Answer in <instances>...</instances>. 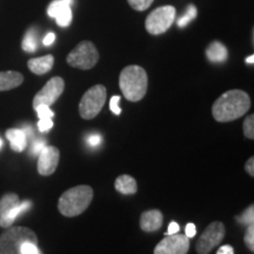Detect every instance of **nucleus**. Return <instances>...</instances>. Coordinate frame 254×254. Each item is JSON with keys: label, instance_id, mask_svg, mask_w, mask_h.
<instances>
[{"label": "nucleus", "instance_id": "39", "mask_svg": "<svg viewBox=\"0 0 254 254\" xmlns=\"http://www.w3.org/2000/svg\"><path fill=\"white\" fill-rule=\"evenodd\" d=\"M1 147H2V140L0 139V148H1Z\"/></svg>", "mask_w": 254, "mask_h": 254}, {"label": "nucleus", "instance_id": "2", "mask_svg": "<svg viewBox=\"0 0 254 254\" xmlns=\"http://www.w3.org/2000/svg\"><path fill=\"white\" fill-rule=\"evenodd\" d=\"M147 73L140 66H126L120 73V90H122L124 97L133 103H136L145 97L146 92H147Z\"/></svg>", "mask_w": 254, "mask_h": 254}, {"label": "nucleus", "instance_id": "17", "mask_svg": "<svg viewBox=\"0 0 254 254\" xmlns=\"http://www.w3.org/2000/svg\"><path fill=\"white\" fill-rule=\"evenodd\" d=\"M6 138L8 139L11 148L15 152H23L27 145L26 134L20 128H9L6 131Z\"/></svg>", "mask_w": 254, "mask_h": 254}, {"label": "nucleus", "instance_id": "13", "mask_svg": "<svg viewBox=\"0 0 254 254\" xmlns=\"http://www.w3.org/2000/svg\"><path fill=\"white\" fill-rule=\"evenodd\" d=\"M47 14L51 18H55L60 27H67L72 23L71 6L65 4L63 0H55L51 2L47 8Z\"/></svg>", "mask_w": 254, "mask_h": 254}, {"label": "nucleus", "instance_id": "11", "mask_svg": "<svg viewBox=\"0 0 254 254\" xmlns=\"http://www.w3.org/2000/svg\"><path fill=\"white\" fill-rule=\"evenodd\" d=\"M190 250V238L182 234L166 236L155 246L154 254H187Z\"/></svg>", "mask_w": 254, "mask_h": 254}, {"label": "nucleus", "instance_id": "14", "mask_svg": "<svg viewBox=\"0 0 254 254\" xmlns=\"http://www.w3.org/2000/svg\"><path fill=\"white\" fill-rule=\"evenodd\" d=\"M164 215L158 209L144 212L140 218V227L145 232H154L163 226Z\"/></svg>", "mask_w": 254, "mask_h": 254}, {"label": "nucleus", "instance_id": "38", "mask_svg": "<svg viewBox=\"0 0 254 254\" xmlns=\"http://www.w3.org/2000/svg\"><path fill=\"white\" fill-rule=\"evenodd\" d=\"M64 2H65V4H67L68 6H72V4H73V0H63Z\"/></svg>", "mask_w": 254, "mask_h": 254}, {"label": "nucleus", "instance_id": "29", "mask_svg": "<svg viewBox=\"0 0 254 254\" xmlns=\"http://www.w3.org/2000/svg\"><path fill=\"white\" fill-rule=\"evenodd\" d=\"M119 101H120L119 95H114L110 101V109L114 114H117V116H119V114L122 113V109L119 107Z\"/></svg>", "mask_w": 254, "mask_h": 254}, {"label": "nucleus", "instance_id": "5", "mask_svg": "<svg viewBox=\"0 0 254 254\" xmlns=\"http://www.w3.org/2000/svg\"><path fill=\"white\" fill-rule=\"evenodd\" d=\"M106 87L104 85H94L86 93L82 95L79 103V113L81 118L90 120L93 119L103 110L106 103Z\"/></svg>", "mask_w": 254, "mask_h": 254}, {"label": "nucleus", "instance_id": "26", "mask_svg": "<svg viewBox=\"0 0 254 254\" xmlns=\"http://www.w3.org/2000/svg\"><path fill=\"white\" fill-rule=\"evenodd\" d=\"M37 243L26 241L21 246V254H40V251L38 249Z\"/></svg>", "mask_w": 254, "mask_h": 254}, {"label": "nucleus", "instance_id": "21", "mask_svg": "<svg viewBox=\"0 0 254 254\" xmlns=\"http://www.w3.org/2000/svg\"><path fill=\"white\" fill-rule=\"evenodd\" d=\"M196 13H198V12H196V7L194 5L187 6L185 13H184L182 17L178 19V21H177L178 26H179V27L187 26V25H189L190 21L194 20L195 17H196Z\"/></svg>", "mask_w": 254, "mask_h": 254}, {"label": "nucleus", "instance_id": "9", "mask_svg": "<svg viewBox=\"0 0 254 254\" xmlns=\"http://www.w3.org/2000/svg\"><path fill=\"white\" fill-rule=\"evenodd\" d=\"M225 237V226L220 221L209 224L196 241L195 250L199 254H209L211 251L221 243Z\"/></svg>", "mask_w": 254, "mask_h": 254}, {"label": "nucleus", "instance_id": "18", "mask_svg": "<svg viewBox=\"0 0 254 254\" xmlns=\"http://www.w3.org/2000/svg\"><path fill=\"white\" fill-rule=\"evenodd\" d=\"M114 187L123 194H134L138 190V185H136L134 178L127 176V174H123V176L117 178Z\"/></svg>", "mask_w": 254, "mask_h": 254}, {"label": "nucleus", "instance_id": "6", "mask_svg": "<svg viewBox=\"0 0 254 254\" xmlns=\"http://www.w3.org/2000/svg\"><path fill=\"white\" fill-rule=\"evenodd\" d=\"M31 201L20 202V199L14 193H8L0 199V226L8 228L15 221L19 215L30 209Z\"/></svg>", "mask_w": 254, "mask_h": 254}, {"label": "nucleus", "instance_id": "32", "mask_svg": "<svg viewBox=\"0 0 254 254\" xmlns=\"http://www.w3.org/2000/svg\"><path fill=\"white\" fill-rule=\"evenodd\" d=\"M87 142H88V145L93 146V147H94V146L100 145V142H101V136H100L99 134H92V135L88 136Z\"/></svg>", "mask_w": 254, "mask_h": 254}, {"label": "nucleus", "instance_id": "25", "mask_svg": "<svg viewBox=\"0 0 254 254\" xmlns=\"http://www.w3.org/2000/svg\"><path fill=\"white\" fill-rule=\"evenodd\" d=\"M34 110L37 111L39 119H52L55 116V112L47 105H39V106L34 107Z\"/></svg>", "mask_w": 254, "mask_h": 254}, {"label": "nucleus", "instance_id": "36", "mask_svg": "<svg viewBox=\"0 0 254 254\" xmlns=\"http://www.w3.org/2000/svg\"><path fill=\"white\" fill-rule=\"evenodd\" d=\"M217 254H234L233 247L230 246V245H225V246H221L220 249L218 250Z\"/></svg>", "mask_w": 254, "mask_h": 254}, {"label": "nucleus", "instance_id": "12", "mask_svg": "<svg viewBox=\"0 0 254 254\" xmlns=\"http://www.w3.org/2000/svg\"><path fill=\"white\" fill-rule=\"evenodd\" d=\"M60 159L59 150L55 146H45L39 153L38 159V172L41 176H51L56 172Z\"/></svg>", "mask_w": 254, "mask_h": 254}, {"label": "nucleus", "instance_id": "19", "mask_svg": "<svg viewBox=\"0 0 254 254\" xmlns=\"http://www.w3.org/2000/svg\"><path fill=\"white\" fill-rule=\"evenodd\" d=\"M206 56L209 62L212 63H222L227 59L228 51L225 45H222L219 41H214L206 50Z\"/></svg>", "mask_w": 254, "mask_h": 254}, {"label": "nucleus", "instance_id": "23", "mask_svg": "<svg viewBox=\"0 0 254 254\" xmlns=\"http://www.w3.org/2000/svg\"><path fill=\"white\" fill-rule=\"evenodd\" d=\"M244 134H245L246 138L253 139L254 138V116L251 114L250 117H247L244 122Z\"/></svg>", "mask_w": 254, "mask_h": 254}, {"label": "nucleus", "instance_id": "15", "mask_svg": "<svg viewBox=\"0 0 254 254\" xmlns=\"http://www.w3.org/2000/svg\"><path fill=\"white\" fill-rule=\"evenodd\" d=\"M53 64H55V58H53V56L47 55L40 57V58L30 59L27 63V66L28 68H30V71L33 72L34 74L43 75L52 69Z\"/></svg>", "mask_w": 254, "mask_h": 254}, {"label": "nucleus", "instance_id": "1", "mask_svg": "<svg viewBox=\"0 0 254 254\" xmlns=\"http://www.w3.org/2000/svg\"><path fill=\"white\" fill-rule=\"evenodd\" d=\"M251 107L250 95L241 90L225 92L212 106L214 119L220 123H228L239 119Z\"/></svg>", "mask_w": 254, "mask_h": 254}, {"label": "nucleus", "instance_id": "37", "mask_svg": "<svg viewBox=\"0 0 254 254\" xmlns=\"http://www.w3.org/2000/svg\"><path fill=\"white\" fill-rule=\"evenodd\" d=\"M246 63H249V64H250V63H251V64H253V63H254V58H253V56H250L249 58L246 59Z\"/></svg>", "mask_w": 254, "mask_h": 254}, {"label": "nucleus", "instance_id": "24", "mask_svg": "<svg viewBox=\"0 0 254 254\" xmlns=\"http://www.w3.org/2000/svg\"><path fill=\"white\" fill-rule=\"evenodd\" d=\"M238 221H239L240 224L246 225V226H249V225L253 224V221H254V206L251 205L250 207L247 208L245 212H244L243 215L238 217Z\"/></svg>", "mask_w": 254, "mask_h": 254}, {"label": "nucleus", "instance_id": "20", "mask_svg": "<svg viewBox=\"0 0 254 254\" xmlns=\"http://www.w3.org/2000/svg\"><path fill=\"white\" fill-rule=\"evenodd\" d=\"M21 46H23V50L25 52H28V53L36 52L38 49V34L36 30L32 28V30H30L26 34H25Z\"/></svg>", "mask_w": 254, "mask_h": 254}, {"label": "nucleus", "instance_id": "3", "mask_svg": "<svg viewBox=\"0 0 254 254\" xmlns=\"http://www.w3.org/2000/svg\"><path fill=\"white\" fill-rule=\"evenodd\" d=\"M93 199V190L87 185L73 187L64 192L58 202L59 212L72 218L84 213Z\"/></svg>", "mask_w": 254, "mask_h": 254}, {"label": "nucleus", "instance_id": "28", "mask_svg": "<svg viewBox=\"0 0 254 254\" xmlns=\"http://www.w3.org/2000/svg\"><path fill=\"white\" fill-rule=\"evenodd\" d=\"M45 146H46L45 140H41V139H39V140L33 141V142H32V146H31V153L33 155H39L41 150H43Z\"/></svg>", "mask_w": 254, "mask_h": 254}, {"label": "nucleus", "instance_id": "4", "mask_svg": "<svg viewBox=\"0 0 254 254\" xmlns=\"http://www.w3.org/2000/svg\"><path fill=\"white\" fill-rule=\"evenodd\" d=\"M26 241L38 244V238L27 227H8L0 236V254H21V246Z\"/></svg>", "mask_w": 254, "mask_h": 254}, {"label": "nucleus", "instance_id": "22", "mask_svg": "<svg viewBox=\"0 0 254 254\" xmlns=\"http://www.w3.org/2000/svg\"><path fill=\"white\" fill-rule=\"evenodd\" d=\"M154 0H127L129 6L135 11H145L153 4Z\"/></svg>", "mask_w": 254, "mask_h": 254}, {"label": "nucleus", "instance_id": "8", "mask_svg": "<svg viewBox=\"0 0 254 254\" xmlns=\"http://www.w3.org/2000/svg\"><path fill=\"white\" fill-rule=\"evenodd\" d=\"M176 19V8L173 6H161L155 8L147 15L145 20V27L148 33L158 36L163 34L172 26Z\"/></svg>", "mask_w": 254, "mask_h": 254}, {"label": "nucleus", "instance_id": "16", "mask_svg": "<svg viewBox=\"0 0 254 254\" xmlns=\"http://www.w3.org/2000/svg\"><path fill=\"white\" fill-rule=\"evenodd\" d=\"M24 81L21 73L15 71L0 72V91H8L20 86Z\"/></svg>", "mask_w": 254, "mask_h": 254}, {"label": "nucleus", "instance_id": "34", "mask_svg": "<svg viewBox=\"0 0 254 254\" xmlns=\"http://www.w3.org/2000/svg\"><path fill=\"white\" fill-rule=\"evenodd\" d=\"M185 231H186V237L187 238H193L196 233L195 225L194 224H187Z\"/></svg>", "mask_w": 254, "mask_h": 254}, {"label": "nucleus", "instance_id": "10", "mask_svg": "<svg viewBox=\"0 0 254 254\" xmlns=\"http://www.w3.org/2000/svg\"><path fill=\"white\" fill-rule=\"evenodd\" d=\"M64 88H65V82L63 78L55 77L50 79L46 85L38 92L33 99V107L39 106V105H47L51 106L59 99L60 95L63 94Z\"/></svg>", "mask_w": 254, "mask_h": 254}, {"label": "nucleus", "instance_id": "33", "mask_svg": "<svg viewBox=\"0 0 254 254\" xmlns=\"http://www.w3.org/2000/svg\"><path fill=\"white\" fill-rule=\"evenodd\" d=\"M246 172L250 174L251 177H254V158L251 157L245 165Z\"/></svg>", "mask_w": 254, "mask_h": 254}, {"label": "nucleus", "instance_id": "30", "mask_svg": "<svg viewBox=\"0 0 254 254\" xmlns=\"http://www.w3.org/2000/svg\"><path fill=\"white\" fill-rule=\"evenodd\" d=\"M52 127H53L52 119H39V123H38V128H39L40 132L50 131Z\"/></svg>", "mask_w": 254, "mask_h": 254}, {"label": "nucleus", "instance_id": "31", "mask_svg": "<svg viewBox=\"0 0 254 254\" xmlns=\"http://www.w3.org/2000/svg\"><path fill=\"white\" fill-rule=\"evenodd\" d=\"M180 230V226L178 222L172 221L170 225H168V230L166 232V236H172V234H177Z\"/></svg>", "mask_w": 254, "mask_h": 254}, {"label": "nucleus", "instance_id": "27", "mask_svg": "<svg viewBox=\"0 0 254 254\" xmlns=\"http://www.w3.org/2000/svg\"><path fill=\"white\" fill-rule=\"evenodd\" d=\"M245 244L249 249L252 251H254V226L253 224H251L247 226V231L245 234Z\"/></svg>", "mask_w": 254, "mask_h": 254}, {"label": "nucleus", "instance_id": "35", "mask_svg": "<svg viewBox=\"0 0 254 254\" xmlns=\"http://www.w3.org/2000/svg\"><path fill=\"white\" fill-rule=\"evenodd\" d=\"M55 39H56V34L51 32V33H47L46 37L44 38L43 44H44V45H45V46H50V45H52L53 43H55Z\"/></svg>", "mask_w": 254, "mask_h": 254}, {"label": "nucleus", "instance_id": "7", "mask_svg": "<svg viewBox=\"0 0 254 254\" xmlns=\"http://www.w3.org/2000/svg\"><path fill=\"white\" fill-rule=\"evenodd\" d=\"M67 64L69 66L80 69H90L97 65L99 60V53L97 47L91 41H81L75 49L67 56Z\"/></svg>", "mask_w": 254, "mask_h": 254}]
</instances>
